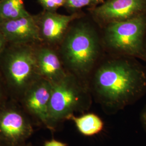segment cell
<instances>
[{
  "instance_id": "obj_16",
  "label": "cell",
  "mask_w": 146,
  "mask_h": 146,
  "mask_svg": "<svg viewBox=\"0 0 146 146\" xmlns=\"http://www.w3.org/2000/svg\"><path fill=\"white\" fill-rule=\"evenodd\" d=\"M9 98L5 86L0 77V108L9 100Z\"/></svg>"
},
{
  "instance_id": "obj_14",
  "label": "cell",
  "mask_w": 146,
  "mask_h": 146,
  "mask_svg": "<svg viewBox=\"0 0 146 146\" xmlns=\"http://www.w3.org/2000/svg\"><path fill=\"white\" fill-rule=\"evenodd\" d=\"M102 3L101 0H65L64 5L70 11H75L85 7H95Z\"/></svg>"
},
{
  "instance_id": "obj_18",
  "label": "cell",
  "mask_w": 146,
  "mask_h": 146,
  "mask_svg": "<svg viewBox=\"0 0 146 146\" xmlns=\"http://www.w3.org/2000/svg\"><path fill=\"white\" fill-rule=\"evenodd\" d=\"M8 44V43L5 37L3 35L2 33L0 31V57L2 54L4 52Z\"/></svg>"
},
{
  "instance_id": "obj_19",
  "label": "cell",
  "mask_w": 146,
  "mask_h": 146,
  "mask_svg": "<svg viewBox=\"0 0 146 146\" xmlns=\"http://www.w3.org/2000/svg\"><path fill=\"white\" fill-rule=\"evenodd\" d=\"M140 120L141 125L146 132V105L141 111L140 115Z\"/></svg>"
},
{
  "instance_id": "obj_17",
  "label": "cell",
  "mask_w": 146,
  "mask_h": 146,
  "mask_svg": "<svg viewBox=\"0 0 146 146\" xmlns=\"http://www.w3.org/2000/svg\"><path fill=\"white\" fill-rule=\"evenodd\" d=\"M43 146H68V145L62 141H58L52 139L50 140L45 141Z\"/></svg>"
},
{
  "instance_id": "obj_6",
  "label": "cell",
  "mask_w": 146,
  "mask_h": 146,
  "mask_svg": "<svg viewBox=\"0 0 146 146\" xmlns=\"http://www.w3.org/2000/svg\"><path fill=\"white\" fill-rule=\"evenodd\" d=\"M34 131L29 116L15 100L0 108V141L9 146H22Z\"/></svg>"
},
{
  "instance_id": "obj_8",
  "label": "cell",
  "mask_w": 146,
  "mask_h": 146,
  "mask_svg": "<svg viewBox=\"0 0 146 146\" xmlns=\"http://www.w3.org/2000/svg\"><path fill=\"white\" fill-rule=\"evenodd\" d=\"M95 19L110 23L146 14V0H106L89 9Z\"/></svg>"
},
{
  "instance_id": "obj_23",
  "label": "cell",
  "mask_w": 146,
  "mask_h": 146,
  "mask_svg": "<svg viewBox=\"0 0 146 146\" xmlns=\"http://www.w3.org/2000/svg\"><path fill=\"white\" fill-rule=\"evenodd\" d=\"M101 1H102V3H103L104 2V1H106V0H101Z\"/></svg>"
},
{
  "instance_id": "obj_13",
  "label": "cell",
  "mask_w": 146,
  "mask_h": 146,
  "mask_svg": "<svg viewBox=\"0 0 146 146\" xmlns=\"http://www.w3.org/2000/svg\"><path fill=\"white\" fill-rule=\"evenodd\" d=\"M24 0H0V22L29 15Z\"/></svg>"
},
{
  "instance_id": "obj_10",
  "label": "cell",
  "mask_w": 146,
  "mask_h": 146,
  "mask_svg": "<svg viewBox=\"0 0 146 146\" xmlns=\"http://www.w3.org/2000/svg\"><path fill=\"white\" fill-rule=\"evenodd\" d=\"M0 31L9 44L42 43L36 16L29 15L0 22Z\"/></svg>"
},
{
  "instance_id": "obj_22",
  "label": "cell",
  "mask_w": 146,
  "mask_h": 146,
  "mask_svg": "<svg viewBox=\"0 0 146 146\" xmlns=\"http://www.w3.org/2000/svg\"><path fill=\"white\" fill-rule=\"evenodd\" d=\"M22 146H33L31 145V143H26V144H25L24 145H23Z\"/></svg>"
},
{
  "instance_id": "obj_21",
  "label": "cell",
  "mask_w": 146,
  "mask_h": 146,
  "mask_svg": "<svg viewBox=\"0 0 146 146\" xmlns=\"http://www.w3.org/2000/svg\"><path fill=\"white\" fill-rule=\"evenodd\" d=\"M0 146H8L7 144L5 143L4 142H2L1 141H0Z\"/></svg>"
},
{
  "instance_id": "obj_9",
  "label": "cell",
  "mask_w": 146,
  "mask_h": 146,
  "mask_svg": "<svg viewBox=\"0 0 146 146\" xmlns=\"http://www.w3.org/2000/svg\"><path fill=\"white\" fill-rule=\"evenodd\" d=\"M78 16L77 13L66 15L46 11L35 16L42 43L50 47L60 44L68 31L70 23Z\"/></svg>"
},
{
  "instance_id": "obj_2",
  "label": "cell",
  "mask_w": 146,
  "mask_h": 146,
  "mask_svg": "<svg viewBox=\"0 0 146 146\" xmlns=\"http://www.w3.org/2000/svg\"><path fill=\"white\" fill-rule=\"evenodd\" d=\"M35 46L8 43L0 57V77L9 98L18 102L31 84L41 78Z\"/></svg>"
},
{
  "instance_id": "obj_1",
  "label": "cell",
  "mask_w": 146,
  "mask_h": 146,
  "mask_svg": "<svg viewBox=\"0 0 146 146\" xmlns=\"http://www.w3.org/2000/svg\"><path fill=\"white\" fill-rule=\"evenodd\" d=\"M93 89L106 111L114 114L135 103L146 93V71L131 61L107 63L95 74Z\"/></svg>"
},
{
  "instance_id": "obj_20",
  "label": "cell",
  "mask_w": 146,
  "mask_h": 146,
  "mask_svg": "<svg viewBox=\"0 0 146 146\" xmlns=\"http://www.w3.org/2000/svg\"><path fill=\"white\" fill-rule=\"evenodd\" d=\"M144 60L146 61V38L145 42V46H144Z\"/></svg>"
},
{
  "instance_id": "obj_5",
  "label": "cell",
  "mask_w": 146,
  "mask_h": 146,
  "mask_svg": "<svg viewBox=\"0 0 146 146\" xmlns=\"http://www.w3.org/2000/svg\"><path fill=\"white\" fill-rule=\"evenodd\" d=\"M108 24L105 37L110 47L126 55L144 60L146 14Z\"/></svg>"
},
{
  "instance_id": "obj_12",
  "label": "cell",
  "mask_w": 146,
  "mask_h": 146,
  "mask_svg": "<svg viewBox=\"0 0 146 146\" xmlns=\"http://www.w3.org/2000/svg\"><path fill=\"white\" fill-rule=\"evenodd\" d=\"M73 121L78 132L85 136L97 135L104 130V121L94 113H86L80 116L70 115L68 120Z\"/></svg>"
},
{
  "instance_id": "obj_3",
  "label": "cell",
  "mask_w": 146,
  "mask_h": 146,
  "mask_svg": "<svg viewBox=\"0 0 146 146\" xmlns=\"http://www.w3.org/2000/svg\"><path fill=\"white\" fill-rule=\"evenodd\" d=\"M52 84L49 121V130L53 131L75 113L88 110L91 100L88 89L71 73Z\"/></svg>"
},
{
  "instance_id": "obj_11",
  "label": "cell",
  "mask_w": 146,
  "mask_h": 146,
  "mask_svg": "<svg viewBox=\"0 0 146 146\" xmlns=\"http://www.w3.org/2000/svg\"><path fill=\"white\" fill-rule=\"evenodd\" d=\"M35 48L37 71L41 78L54 83L68 74L59 54L52 47L40 43L35 44Z\"/></svg>"
},
{
  "instance_id": "obj_7",
  "label": "cell",
  "mask_w": 146,
  "mask_h": 146,
  "mask_svg": "<svg viewBox=\"0 0 146 146\" xmlns=\"http://www.w3.org/2000/svg\"><path fill=\"white\" fill-rule=\"evenodd\" d=\"M52 84L40 78L27 90L19 103L31 119L49 129V106Z\"/></svg>"
},
{
  "instance_id": "obj_4",
  "label": "cell",
  "mask_w": 146,
  "mask_h": 146,
  "mask_svg": "<svg viewBox=\"0 0 146 146\" xmlns=\"http://www.w3.org/2000/svg\"><path fill=\"white\" fill-rule=\"evenodd\" d=\"M60 45L63 64L76 75L88 73L99 52L97 37L89 27L81 25L68 29Z\"/></svg>"
},
{
  "instance_id": "obj_15",
  "label": "cell",
  "mask_w": 146,
  "mask_h": 146,
  "mask_svg": "<svg viewBox=\"0 0 146 146\" xmlns=\"http://www.w3.org/2000/svg\"><path fill=\"white\" fill-rule=\"evenodd\" d=\"M44 10L55 11L59 8L64 6L65 0H37Z\"/></svg>"
}]
</instances>
